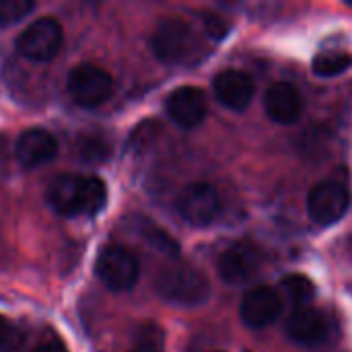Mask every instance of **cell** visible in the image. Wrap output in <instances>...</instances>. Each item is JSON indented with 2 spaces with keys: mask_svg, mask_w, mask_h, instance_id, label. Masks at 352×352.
Segmentation results:
<instances>
[{
  "mask_svg": "<svg viewBox=\"0 0 352 352\" xmlns=\"http://www.w3.org/2000/svg\"><path fill=\"white\" fill-rule=\"evenodd\" d=\"M212 87H214L217 99L225 107L235 109V111L245 109L252 103L254 91H256L254 80L241 70H225V72L217 74Z\"/></svg>",
  "mask_w": 352,
  "mask_h": 352,
  "instance_id": "4fadbf2b",
  "label": "cell"
},
{
  "mask_svg": "<svg viewBox=\"0 0 352 352\" xmlns=\"http://www.w3.org/2000/svg\"><path fill=\"white\" fill-rule=\"evenodd\" d=\"M64 31L56 19H37L33 21L16 39V50L35 62H50L62 50Z\"/></svg>",
  "mask_w": 352,
  "mask_h": 352,
  "instance_id": "5b68a950",
  "label": "cell"
},
{
  "mask_svg": "<svg viewBox=\"0 0 352 352\" xmlns=\"http://www.w3.org/2000/svg\"><path fill=\"white\" fill-rule=\"evenodd\" d=\"M351 206V192L340 182L318 184L307 196V212L314 223L330 227L338 223Z\"/></svg>",
  "mask_w": 352,
  "mask_h": 352,
  "instance_id": "52a82bcc",
  "label": "cell"
},
{
  "mask_svg": "<svg viewBox=\"0 0 352 352\" xmlns=\"http://www.w3.org/2000/svg\"><path fill=\"white\" fill-rule=\"evenodd\" d=\"M80 153L89 161H101V159H105L109 155V146L101 138H89V140H85L80 144Z\"/></svg>",
  "mask_w": 352,
  "mask_h": 352,
  "instance_id": "7402d4cb",
  "label": "cell"
},
{
  "mask_svg": "<svg viewBox=\"0 0 352 352\" xmlns=\"http://www.w3.org/2000/svg\"><path fill=\"white\" fill-rule=\"evenodd\" d=\"M155 287L161 299L179 307L202 305L210 295L208 278L190 264H171L163 268L155 280Z\"/></svg>",
  "mask_w": 352,
  "mask_h": 352,
  "instance_id": "7a4b0ae2",
  "label": "cell"
},
{
  "mask_svg": "<svg viewBox=\"0 0 352 352\" xmlns=\"http://www.w3.org/2000/svg\"><path fill=\"white\" fill-rule=\"evenodd\" d=\"M352 64V58L344 52H322L314 58V72L318 76H336L342 74L344 70H349V66Z\"/></svg>",
  "mask_w": 352,
  "mask_h": 352,
  "instance_id": "e0dca14e",
  "label": "cell"
},
{
  "mask_svg": "<svg viewBox=\"0 0 352 352\" xmlns=\"http://www.w3.org/2000/svg\"><path fill=\"white\" fill-rule=\"evenodd\" d=\"M144 237L148 239V243H151L155 250H159V252H163V254H167V256H177V254H179L177 243H175L165 231H161L159 227H146V229H144Z\"/></svg>",
  "mask_w": 352,
  "mask_h": 352,
  "instance_id": "ffe728a7",
  "label": "cell"
},
{
  "mask_svg": "<svg viewBox=\"0 0 352 352\" xmlns=\"http://www.w3.org/2000/svg\"><path fill=\"white\" fill-rule=\"evenodd\" d=\"M47 202L62 217H95L107 204V186L95 175H56L47 188Z\"/></svg>",
  "mask_w": 352,
  "mask_h": 352,
  "instance_id": "6da1fadb",
  "label": "cell"
},
{
  "mask_svg": "<svg viewBox=\"0 0 352 352\" xmlns=\"http://www.w3.org/2000/svg\"><path fill=\"white\" fill-rule=\"evenodd\" d=\"M206 95L198 87H179L167 97V113L179 128H196L206 118Z\"/></svg>",
  "mask_w": 352,
  "mask_h": 352,
  "instance_id": "8fae6325",
  "label": "cell"
},
{
  "mask_svg": "<svg viewBox=\"0 0 352 352\" xmlns=\"http://www.w3.org/2000/svg\"><path fill=\"white\" fill-rule=\"evenodd\" d=\"M113 91V78L95 64H80L68 74V93L80 107L103 105Z\"/></svg>",
  "mask_w": 352,
  "mask_h": 352,
  "instance_id": "8992f818",
  "label": "cell"
},
{
  "mask_svg": "<svg viewBox=\"0 0 352 352\" xmlns=\"http://www.w3.org/2000/svg\"><path fill=\"white\" fill-rule=\"evenodd\" d=\"M264 107H266V113L270 116V120H274L278 124H293L299 120V116L303 111V99H301V93L297 91V87L280 80V82H274L266 91Z\"/></svg>",
  "mask_w": 352,
  "mask_h": 352,
  "instance_id": "5bb4252c",
  "label": "cell"
},
{
  "mask_svg": "<svg viewBox=\"0 0 352 352\" xmlns=\"http://www.w3.org/2000/svg\"><path fill=\"white\" fill-rule=\"evenodd\" d=\"M165 351V334L157 324H144L136 336L134 349L130 352H163Z\"/></svg>",
  "mask_w": 352,
  "mask_h": 352,
  "instance_id": "ac0fdd59",
  "label": "cell"
},
{
  "mask_svg": "<svg viewBox=\"0 0 352 352\" xmlns=\"http://www.w3.org/2000/svg\"><path fill=\"white\" fill-rule=\"evenodd\" d=\"M283 311L280 295L270 287H256L248 291L241 299V320L248 328L260 330L270 326Z\"/></svg>",
  "mask_w": 352,
  "mask_h": 352,
  "instance_id": "9c48e42d",
  "label": "cell"
},
{
  "mask_svg": "<svg viewBox=\"0 0 352 352\" xmlns=\"http://www.w3.org/2000/svg\"><path fill=\"white\" fill-rule=\"evenodd\" d=\"M217 270L227 285H245L260 270V254L250 243H235L221 254Z\"/></svg>",
  "mask_w": 352,
  "mask_h": 352,
  "instance_id": "30bf717a",
  "label": "cell"
},
{
  "mask_svg": "<svg viewBox=\"0 0 352 352\" xmlns=\"http://www.w3.org/2000/svg\"><path fill=\"white\" fill-rule=\"evenodd\" d=\"M287 334L295 344L316 346L328 334V324L322 311L314 307H299L291 314L287 322Z\"/></svg>",
  "mask_w": 352,
  "mask_h": 352,
  "instance_id": "9a60e30c",
  "label": "cell"
},
{
  "mask_svg": "<svg viewBox=\"0 0 352 352\" xmlns=\"http://www.w3.org/2000/svg\"><path fill=\"white\" fill-rule=\"evenodd\" d=\"M202 25H204L206 35L212 41H223L229 35V29H231V25L225 19L217 16V14H204L202 16Z\"/></svg>",
  "mask_w": 352,
  "mask_h": 352,
  "instance_id": "44dd1931",
  "label": "cell"
},
{
  "mask_svg": "<svg viewBox=\"0 0 352 352\" xmlns=\"http://www.w3.org/2000/svg\"><path fill=\"white\" fill-rule=\"evenodd\" d=\"M153 50L167 64H194L202 58V43L184 19H163L153 33Z\"/></svg>",
  "mask_w": 352,
  "mask_h": 352,
  "instance_id": "3957f363",
  "label": "cell"
},
{
  "mask_svg": "<svg viewBox=\"0 0 352 352\" xmlns=\"http://www.w3.org/2000/svg\"><path fill=\"white\" fill-rule=\"evenodd\" d=\"M95 272L109 291L124 293L136 285L140 276V266H138L136 256L130 250L122 245H107L101 250L97 258Z\"/></svg>",
  "mask_w": 352,
  "mask_h": 352,
  "instance_id": "277c9868",
  "label": "cell"
},
{
  "mask_svg": "<svg viewBox=\"0 0 352 352\" xmlns=\"http://www.w3.org/2000/svg\"><path fill=\"white\" fill-rule=\"evenodd\" d=\"M33 352H68L58 340H47V342H43V344H39L37 349Z\"/></svg>",
  "mask_w": 352,
  "mask_h": 352,
  "instance_id": "603a6c76",
  "label": "cell"
},
{
  "mask_svg": "<svg viewBox=\"0 0 352 352\" xmlns=\"http://www.w3.org/2000/svg\"><path fill=\"white\" fill-rule=\"evenodd\" d=\"M35 8L33 0H0V25H14Z\"/></svg>",
  "mask_w": 352,
  "mask_h": 352,
  "instance_id": "d6986e66",
  "label": "cell"
},
{
  "mask_svg": "<svg viewBox=\"0 0 352 352\" xmlns=\"http://www.w3.org/2000/svg\"><path fill=\"white\" fill-rule=\"evenodd\" d=\"M58 153V140L52 132L43 128H29L25 130L14 144V157L21 167L35 169L43 163L52 161Z\"/></svg>",
  "mask_w": 352,
  "mask_h": 352,
  "instance_id": "7c38bea8",
  "label": "cell"
},
{
  "mask_svg": "<svg viewBox=\"0 0 352 352\" xmlns=\"http://www.w3.org/2000/svg\"><path fill=\"white\" fill-rule=\"evenodd\" d=\"M280 289L287 295V299L295 305V309L299 307H309V303L316 297V287L314 283L303 276V274H289L280 280Z\"/></svg>",
  "mask_w": 352,
  "mask_h": 352,
  "instance_id": "2e32d148",
  "label": "cell"
},
{
  "mask_svg": "<svg viewBox=\"0 0 352 352\" xmlns=\"http://www.w3.org/2000/svg\"><path fill=\"white\" fill-rule=\"evenodd\" d=\"M8 322L0 316V349H2V344H4V340H6V336H8Z\"/></svg>",
  "mask_w": 352,
  "mask_h": 352,
  "instance_id": "cb8c5ba5",
  "label": "cell"
},
{
  "mask_svg": "<svg viewBox=\"0 0 352 352\" xmlns=\"http://www.w3.org/2000/svg\"><path fill=\"white\" fill-rule=\"evenodd\" d=\"M219 194L210 184L196 182L182 190L177 198V210L182 219L194 227L210 225L219 214Z\"/></svg>",
  "mask_w": 352,
  "mask_h": 352,
  "instance_id": "ba28073f",
  "label": "cell"
}]
</instances>
